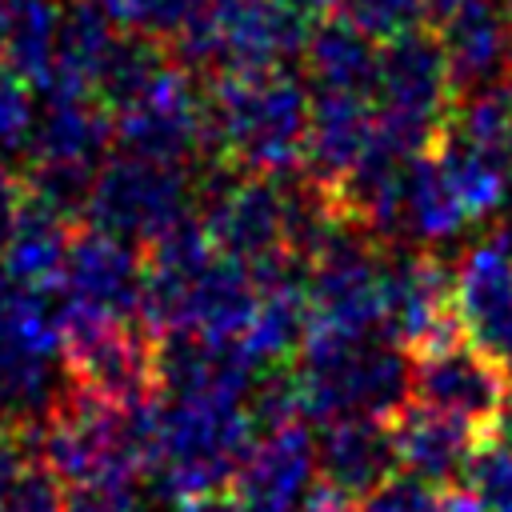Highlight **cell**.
Instances as JSON below:
<instances>
[{
  "instance_id": "cell-1",
  "label": "cell",
  "mask_w": 512,
  "mask_h": 512,
  "mask_svg": "<svg viewBox=\"0 0 512 512\" xmlns=\"http://www.w3.org/2000/svg\"><path fill=\"white\" fill-rule=\"evenodd\" d=\"M208 160L284 176L304 164L312 96L288 68H220L204 88Z\"/></svg>"
},
{
  "instance_id": "cell-2",
  "label": "cell",
  "mask_w": 512,
  "mask_h": 512,
  "mask_svg": "<svg viewBox=\"0 0 512 512\" xmlns=\"http://www.w3.org/2000/svg\"><path fill=\"white\" fill-rule=\"evenodd\" d=\"M256 440L244 400L164 396L156 400V460L148 480L164 504L232 488L236 464Z\"/></svg>"
},
{
  "instance_id": "cell-3",
  "label": "cell",
  "mask_w": 512,
  "mask_h": 512,
  "mask_svg": "<svg viewBox=\"0 0 512 512\" xmlns=\"http://www.w3.org/2000/svg\"><path fill=\"white\" fill-rule=\"evenodd\" d=\"M300 420L328 424L336 416L392 420L412 400V356L396 344H364L312 332L292 360Z\"/></svg>"
},
{
  "instance_id": "cell-4",
  "label": "cell",
  "mask_w": 512,
  "mask_h": 512,
  "mask_svg": "<svg viewBox=\"0 0 512 512\" xmlns=\"http://www.w3.org/2000/svg\"><path fill=\"white\" fill-rule=\"evenodd\" d=\"M60 360L76 388L112 404L160 400L156 384V336L144 320L92 312L64 296L60 312Z\"/></svg>"
},
{
  "instance_id": "cell-5",
  "label": "cell",
  "mask_w": 512,
  "mask_h": 512,
  "mask_svg": "<svg viewBox=\"0 0 512 512\" xmlns=\"http://www.w3.org/2000/svg\"><path fill=\"white\" fill-rule=\"evenodd\" d=\"M188 212H196V168L112 152L96 168L84 224L144 248Z\"/></svg>"
},
{
  "instance_id": "cell-6",
  "label": "cell",
  "mask_w": 512,
  "mask_h": 512,
  "mask_svg": "<svg viewBox=\"0 0 512 512\" xmlns=\"http://www.w3.org/2000/svg\"><path fill=\"white\" fill-rule=\"evenodd\" d=\"M456 272L436 252L384 248L380 252V336L408 356L464 340L452 308Z\"/></svg>"
},
{
  "instance_id": "cell-7",
  "label": "cell",
  "mask_w": 512,
  "mask_h": 512,
  "mask_svg": "<svg viewBox=\"0 0 512 512\" xmlns=\"http://www.w3.org/2000/svg\"><path fill=\"white\" fill-rule=\"evenodd\" d=\"M112 148L188 168L208 160V104L200 76L172 60L132 104L112 112Z\"/></svg>"
},
{
  "instance_id": "cell-8",
  "label": "cell",
  "mask_w": 512,
  "mask_h": 512,
  "mask_svg": "<svg viewBox=\"0 0 512 512\" xmlns=\"http://www.w3.org/2000/svg\"><path fill=\"white\" fill-rule=\"evenodd\" d=\"M380 252L360 228L344 224L308 264V328L364 340L380 328Z\"/></svg>"
},
{
  "instance_id": "cell-9",
  "label": "cell",
  "mask_w": 512,
  "mask_h": 512,
  "mask_svg": "<svg viewBox=\"0 0 512 512\" xmlns=\"http://www.w3.org/2000/svg\"><path fill=\"white\" fill-rule=\"evenodd\" d=\"M372 96L380 100L376 112L440 132L444 116L456 100L440 32H428L420 24V28H408L400 36L384 40L380 52H376V88H372Z\"/></svg>"
},
{
  "instance_id": "cell-10",
  "label": "cell",
  "mask_w": 512,
  "mask_h": 512,
  "mask_svg": "<svg viewBox=\"0 0 512 512\" xmlns=\"http://www.w3.org/2000/svg\"><path fill=\"white\" fill-rule=\"evenodd\" d=\"M508 388H512V376L476 344H468V336L412 356V400L452 412L468 420L476 432L496 428L508 404Z\"/></svg>"
},
{
  "instance_id": "cell-11",
  "label": "cell",
  "mask_w": 512,
  "mask_h": 512,
  "mask_svg": "<svg viewBox=\"0 0 512 512\" xmlns=\"http://www.w3.org/2000/svg\"><path fill=\"white\" fill-rule=\"evenodd\" d=\"M452 308L468 344L512 376V224L468 248L456 268Z\"/></svg>"
},
{
  "instance_id": "cell-12",
  "label": "cell",
  "mask_w": 512,
  "mask_h": 512,
  "mask_svg": "<svg viewBox=\"0 0 512 512\" xmlns=\"http://www.w3.org/2000/svg\"><path fill=\"white\" fill-rule=\"evenodd\" d=\"M144 272H148V260H144L140 244L80 220L72 232V244H68L60 292L72 304H84L92 312L140 320Z\"/></svg>"
},
{
  "instance_id": "cell-13",
  "label": "cell",
  "mask_w": 512,
  "mask_h": 512,
  "mask_svg": "<svg viewBox=\"0 0 512 512\" xmlns=\"http://www.w3.org/2000/svg\"><path fill=\"white\" fill-rule=\"evenodd\" d=\"M316 444L304 420L260 432L244 460L236 464L232 492L248 512H296L312 488Z\"/></svg>"
},
{
  "instance_id": "cell-14",
  "label": "cell",
  "mask_w": 512,
  "mask_h": 512,
  "mask_svg": "<svg viewBox=\"0 0 512 512\" xmlns=\"http://www.w3.org/2000/svg\"><path fill=\"white\" fill-rule=\"evenodd\" d=\"M208 8L220 36V68H284L288 60L304 56L308 16L284 8L280 0H240Z\"/></svg>"
},
{
  "instance_id": "cell-15",
  "label": "cell",
  "mask_w": 512,
  "mask_h": 512,
  "mask_svg": "<svg viewBox=\"0 0 512 512\" xmlns=\"http://www.w3.org/2000/svg\"><path fill=\"white\" fill-rule=\"evenodd\" d=\"M260 304V288L252 280V268L216 252L196 280L188 284L184 296V312H180V328L176 332H192L216 344H232L248 332L252 316Z\"/></svg>"
},
{
  "instance_id": "cell-16",
  "label": "cell",
  "mask_w": 512,
  "mask_h": 512,
  "mask_svg": "<svg viewBox=\"0 0 512 512\" xmlns=\"http://www.w3.org/2000/svg\"><path fill=\"white\" fill-rule=\"evenodd\" d=\"M440 44L456 96L468 88L500 84L512 72V28L492 0H468L452 16H444Z\"/></svg>"
},
{
  "instance_id": "cell-17",
  "label": "cell",
  "mask_w": 512,
  "mask_h": 512,
  "mask_svg": "<svg viewBox=\"0 0 512 512\" xmlns=\"http://www.w3.org/2000/svg\"><path fill=\"white\" fill-rule=\"evenodd\" d=\"M392 444H396V464L428 484H448L452 476H460L472 444H476V428L452 412H440L432 404L408 400L392 420Z\"/></svg>"
},
{
  "instance_id": "cell-18",
  "label": "cell",
  "mask_w": 512,
  "mask_h": 512,
  "mask_svg": "<svg viewBox=\"0 0 512 512\" xmlns=\"http://www.w3.org/2000/svg\"><path fill=\"white\" fill-rule=\"evenodd\" d=\"M376 112L368 108V96L320 88L312 96L308 112V136H304V172L328 188L344 180V172L360 160L368 136H372Z\"/></svg>"
},
{
  "instance_id": "cell-19",
  "label": "cell",
  "mask_w": 512,
  "mask_h": 512,
  "mask_svg": "<svg viewBox=\"0 0 512 512\" xmlns=\"http://www.w3.org/2000/svg\"><path fill=\"white\" fill-rule=\"evenodd\" d=\"M320 444H316V464L320 480L336 484L348 496L372 492L384 476H392L396 464V444L388 420L376 416H336L320 424Z\"/></svg>"
},
{
  "instance_id": "cell-20",
  "label": "cell",
  "mask_w": 512,
  "mask_h": 512,
  "mask_svg": "<svg viewBox=\"0 0 512 512\" xmlns=\"http://www.w3.org/2000/svg\"><path fill=\"white\" fill-rule=\"evenodd\" d=\"M116 36L120 24L100 0H68L56 28V64L40 96H96V76Z\"/></svg>"
},
{
  "instance_id": "cell-21",
  "label": "cell",
  "mask_w": 512,
  "mask_h": 512,
  "mask_svg": "<svg viewBox=\"0 0 512 512\" xmlns=\"http://www.w3.org/2000/svg\"><path fill=\"white\" fill-rule=\"evenodd\" d=\"M112 148V112L96 96H44L24 160L104 164Z\"/></svg>"
},
{
  "instance_id": "cell-22",
  "label": "cell",
  "mask_w": 512,
  "mask_h": 512,
  "mask_svg": "<svg viewBox=\"0 0 512 512\" xmlns=\"http://www.w3.org/2000/svg\"><path fill=\"white\" fill-rule=\"evenodd\" d=\"M76 220L60 216L56 208L24 196L12 236L4 244V260L0 272L20 280V284H36V288H60L64 284V264H68V244H72Z\"/></svg>"
},
{
  "instance_id": "cell-23",
  "label": "cell",
  "mask_w": 512,
  "mask_h": 512,
  "mask_svg": "<svg viewBox=\"0 0 512 512\" xmlns=\"http://www.w3.org/2000/svg\"><path fill=\"white\" fill-rule=\"evenodd\" d=\"M376 40L364 36L352 20L336 16H320L316 28H308V44H304V64L308 76L320 88H340V92H360L372 96L376 88Z\"/></svg>"
},
{
  "instance_id": "cell-24",
  "label": "cell",
  "mask_w": 512,
  "mask_h": 512,
  "mask_svg": "<svg viewBox=\"0 0 512 512\" xmlns=\"http://www.w3.org/2000/svg\"><path fill=\"white\" fill-rule=\"evenodd\" d=\"M456 200L464 204L468 220H484L504 204L508 192V152H492L480 148L472 140H464L460 132H452L448 124L440 128L436 144H432Z\"/></svg>"
},
{
  "instance_id": "cell-25",
  "label": "cell",
  "mask_w": 512,
  "mask_h": 512,
  "mask_svg": "<svg viewBox=\"0 0 512 512\" xmlns=\"http://www.w3.org/2000/svg\"><path fill=\"white\" fill-rule=\"evenodd\" d=\"M468 212L464 204L456 200L436 152H420L408 160V172H404V232H412L416 240L424 244H436V240H448L464 228Z\"/></svg>"
},
{
  "instance_id": "cell-26",
  "label": "cell",
  "mask_w": 512,
  "mask_h": 512,
  "mask_svg": "<svg viewBox=\"0 0 512 512\" xmlns=\"http://www.w3.org/2000/svg\"><path fill=\"white\" fill-rule=\"evenodd\" d=\"M56 28L60 4L56 0H12V20L4 36V60L40 92L56 64Z\"/></svg>"
},
{
  "instance_id": "cell-27",
  "label": "cell",
  "mask_w": 512,
  "mask_h": 512,
  "mask_svg": "<svg viewBox=\"0 0 512 512\" xmlns=\"http://www.w3.org/2000/svg\"><path fill=\"white\" fill-rule=\"evenodd\" d=\"M460 484L476 492L484 512H512V432H480L460 468Z\"/></svg>"
},
{
  "instance_id": "cell-28",
  "label": "cell",
  "mask_w": 512,
  "mask_h": 512,
  "mask_svg": "<svg viewBox=\"0 0 512 512\" xmlns=\"http://www.w3.org/2000/svg\"><path fill=\"white\" fill-rule=\"evenodd\" d=\"M120 28L156 36V40H172L192 16H200L208 8V0H100Z\"/></svg>"
},
{
  "instance_id": "cell-29",
  "label": "cell",
  "mask_w": 512,
  "mask_h": 512,
  "mask_svg": "<svg viewBox=\"0 0 512 512\" xmlns=\"http://www.w3.org/2000/svg\"><path fill=\"white\" fill-rule=\"evenodd\" d=\"M336 12L352 20L372 40H392L408 28H420L428 16V0H336Z\"/></svg>"
},
{
  "instance_id": "cell-30",
  "label": "cell",
  "mask_w": 512,
  "mask_h": 512,
  "mask_svg": "<svg viewBox=\"0 0 512 512\" xmlns=\"http://www.w3.org/2000/svg\"><path fill=\"white\" fill-rule=\"evenodd\" d=\"M32 124H36V104H32L28 80L8 60H0V160L4 156L24 160Z\"/></svg>"
},
{
  "instance_id": "cell-31",
  "label": "cell",
  "mask_w": 512,
  "mask_h": 512,
  "mask_svg": "<svg viewBox=\"0 0 512 512\" xmlns=\"http://www.w3.org/2000/svg\"><path fill=\"white\" fill-rule=\"evenodd\" d=\"M0 512H64V488L60 476L48 468V460L36 452L16 480L0 492Z\"/></svg>"
},
{
  "instance_id": "cell-32",
  "label": "cell",
  "mask_w": 512,
  "mask_h": 512,
  "mask_svg": "<svg viewBox=\"0 0 512 512\" xmlns=\"http://www.w3.org/2000/svg\"><path fill=\"white\" fill-rule=\"evenodd\" d=\"M360 512H440V488L396 468L372 492L360 496Z\"/></svg>"
},
{
  "instance_id": "cell-33",
  "label": "cell",
  "mask_w": 512,
  "mask_h": 512,
  "mask_svg": "<svg viewBox=\"0 0 512 512\" xmlns=\"http://www.w3.org/2000/svg\"><path fill=\"white\" fill-rule=\"evenodd\" d=\"M140 480H76L64 488V512H136Z\"/></svg>"
},
{
  "instance_id": "cell-34",
  "label": "cell",
  "mask_w": 512,
  "mask_h": 512,
  "mask_svg": "<svg viewBox=\"0 0 512 512\" xmlns=\"http://www.w3.org/2000/svg\"><path fill=\"white\" fill-rule=\"evenodd\" d=\"M300 512H360V500L348 496V492H340V488L328 484V480H316V484L304 492Z\"/></svg>"
},
{
  "instance_id": "cell-35",
  "label": "cell",
  "mask_w": 512,
  "mask_h": 512,
  "mask_svg": "<svg viewBox=\"0 0 512 512\" xmlns=\"http://www.w3.org/2000/svg\"><path fill=\"white\" fill-rule=\"evenodd\" d=\"M20 200H24L20 176H12L8 164L0 160V260H4V244H8L12 224H16V212H20Z\"/></svg>"
},
{
  "instance_id": "cell-36",
  "label": "cell",
  "mask_w": 512,
  "mask_h": 512,
  "mask_svg": "<svg viewBox=\"0 0 512 512\" xmlns=\"http://www.w3.org/2000/svg\"><path fill=\"white\" fill-rule=\"evenodd\" d=\"M176 512H248L240 500H236V492H208V496H192V500H180L176 504Z\"/></svg>"
},
{
  "instance_id": "cell-37",
  "label": "cell",
  "mask_w": 512,
  "mask_h": 512,
  "mask_svg": "<svg viewBox=\"0 0 512 512\" xmlns=\"http://www.w3.org/2000/svg\"><path fill=\"white\" fill-rule=\"evenodd\" d=\"M440 512H484V504L476 500L472 488H440Z\"/></svg>"
},
{
  "instance_id": "cell-38",
  "label": "cell",
  "mask_w": 512,
  "mask_h": 512,
  "mask_svg": "<svg viewBox=\"0 0 512 512\" xmlns=\"http://www.w3.org/2000/svg\"><path fill=\"white\" fill-rule=\"evenodd\" d=\"M280 4L300 12V16H308V20H320V16H328L336 8V0H280Z\"/></svg>"
},
{
  "instance_id": "cell-39",
  "label": "cell",
  "mask_w": 512,
  "mask_h": 512,
  "mask_svg": "<svg viewBox=\"0 0 512 512\" xmlns=\"http://www.w3.org/2000/svg\"><path fill=\"white\" fill-rule=\"evenodd\" d=\"M460 4H468V0H428V16L440 24V20H444V16H452Z\"/></svg>"
},
{
  "instance_id": "cell-40",
  "label": "cell",
  "mask_w": 512,
  "mask_h": 512,
  "mask_svg": "<svg viewBox=\"0 0 512 512\" xmlns=\"http://www.w3.org/2000/svg\"><path fill=\"white\" fill-rule=\"evenodd\" d=\"M8 20H12V0H0V52H4V36H8Z\"/></svg>"
},
{
  "instance_id": "cell-41",
  "label": "cell",
  "mask_w": 512,
  "mask_h": 512,
  "mask_svg": "<svg viewBox=\"0 0 512 512\" xmlns=\"http://www.w3.org/2000/svg\"><path fill=\"white\" fill-rule=\"evenodd\" d=\"M508 176H512V144H508Z\"/></svg>"
},
{
  "instance_id": "cell-42",
  "label": "cell",
  "mask_w": 512,
  "mask_h": 512,
  "mask_svg": "<svg viewBox=\"0 0 512 512\" xmlns=\"http://www.w3.org/2000/svg\"><path fill=\"white\" fill-rule=\"evenodd\" d=\"M508 28H512V16H508Z\"/></svg>"
}]
</instances>
